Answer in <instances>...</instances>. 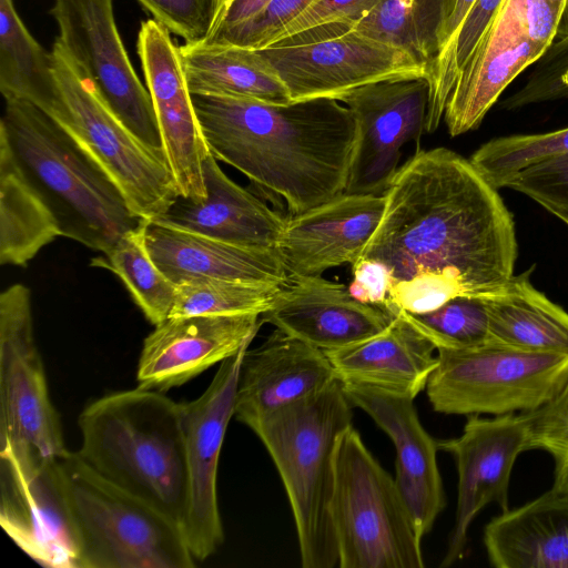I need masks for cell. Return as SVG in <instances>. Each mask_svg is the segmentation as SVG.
I'll list each match as a JSON object with an SVG mask.
<instances>
[{"instance_id":"8fae6325","label":"cell","mask_w":568,"mask_h":568,"mask_svg":"<svg viewBox=\"0 0 568 568\" xmlns=\"http://www.w3.org/2000/svg\"><path fill=\"white\" fill-rule=\"evenodd\" d=\"M59 458L64 446L37 347L31 293L17 283L0 295V447Z\"/></svg>"},{"instance_id":"ee69618b","label":"cell","mask_w":568,"mask_h":568,"mask_svg":"<svg viewBox=\"0 0 568 568\" xmlns=\"http://www.w3.org/2000/svg\"><path fill=\"white\" fill-rule=\"evenodd\" d=\"M271 0H214L213 18L207 42L229 29L258 13Z\"/></svg>"},{"instance_id":"d6986e66","label":"cell","mask_w":568,"mask_h":568,"mask_svg":"<svg viewBox=\"0 0 568 568\" xmlns=\"http://www.w3.org/2000/svg\"><path fill=\"white\" fill-rule=\"evenodd\" d=\"M395 316L357 301L343 284L322 276H288L261 322L327 352L382 333Z\"/></svg>"},{"instance_id":"d590c367","label":"cell","mask_w":568,"mask_h":568,"mask_svg":"<svg viewBox=\"0 0 568 568\" xmlns=\"http://www.w3.org/2000/svg\"><path fill=\"white\" fill-rule=\"evenodd\" d=\"M567 152L568 126L494 138L481 144L469 161L489 184L500 190L524 169Z\"/></svg>"},{"instance_id":"2e32d148","label":"cell","mask_w":568,"mask_h":568,"mask_svg":"<svg viewBox=\"0 0 568 568\" xmlns=\"http://www.w3.org/2000/svg\"><path fill=\"white\" fill-rule=\"evenodd\" d=\"M449 453L458 474L457 507L442 567L462 558L470 524L488 504L508 508V488L517 457L529 450L525 413L480 417L468 415L460 436L437 440Z\"/></svg>"},{"instance_id":"cb8c5ba5","label":"cell","mask_w":568,"mask_h":568,"mask_svg":"<svg viewBox=\"0 0 568 568\" xmlns=\"http://www.w3.org/2000/svg\"><path fill=\"white\" fill-rule=\"evenodd\" d=\"M216 161L211 152L204 160V199L178 195L151 222L240 246L275 248L287 220L232 181Z\"/></svg>"},{"instance_id":"f1b7e54d","label":"cell","mask_w":568,"mask_h":568,"mask_svg":"<svg viewBox=\"0 0 568 568\" xmlns=\"http://www.w3.org/2000/svg\"><path fill=\"white\" fill-rule=\"evenodd\" d=\"M192 94H211L288 104L290 94L257 50L184 43L179 47Z\"/></svg>"},{"instance_id":"b9f144b4","label":"cell","mask_w":568,"mask_h":568,"mask_svg":"<svg viewBox=\"0 0 568 568\" xmlns=\"http://www.w3.org/2000/svg\"><path fill=\"white\" fill-rule=\"evenodd\" d=\"M155 21L185 43H199L209 34L214 0H136Z\"/></svg>"},{"instance_id":"52a82bcc","label":"cell","mask_w":568,"mask_h":568,"mask_svg":"<svg viewBox=\"0 0 568 568\" xmlns=\"http://www.w3.org/2000/svg\"><path fill=\"white\" fill-rule=\"evenodd\" d=\"M332 520L341 568H423L422 539L395 479L348 426L336 442Z\"/></svg>"},{"instance_id":"1f68e13d","label":"cell","mask_w":568,"mask_h":568,"mask_svg":"<svg viewBox=\"0 0 568 568\" xmlns=\"http://www.w3.org/2000/svg\"><path fill=\"white\" fill-rule=\"evenodd\" d=\"M454 0H382L354 29L403 49L418 62L436 58L440 29Z\"/></svg>"},{"instance_id":"4dcf8cb0","label":"cell","mask_w":568,"mask_h":568,"mask_svg":"<svg viewBox=\"0 0 568 568\" xmlns=\"http://www.w3.org/2000/svg\"><path fill=\"white\" fill-rule=\"evenodd\" d=\"M0 91L27 100L43 112L59 99L52 53L30 34L12 0H0Z\"/></svg>"},{"instance_id":"83f0119b","label":"cell","mask_w":568,"mask_h":568,"mask_svg":"<svg viewBox=\"0 0 568 568\" xmlns=\"http://www.w3.org/2000/svg\"><path fill=\"white\" fill-rule=\"evenodd\" d=\"M534 266L485 300L493 342L527 351L568 353V313L530 282Z\"/></svg>"},{"instance_id":"f35d334b","label":"cell","mask_w":568,"mask_h":568,"mask_svg":"<svg viewBox=\"0 0 568 568\" xmlns=\"http://www.w3.org/2000/svg\"><path fill=\"white\" fill-rule=\"evenodd\" d=\"M562 99H568V36L551 42L535 63L526 83L505 99L500 106L514 111Z\"/></svg>"},{"instance_id":"e0dca14e","label":"cell","mask_w":568,"mask_h":568,"mask_svg":"<svg viewBox=\"0 0 568 568\" xmlns=\"http://www.w3.org/2000/svg\"><path fill=\"white\" fill-rule=\"evenodd\" d=\"M136 50L163 151L179 193L184 197L204 199L203 166L210 151L189 89L180 49L166 28L149 19L141 23Z\"/></svg>"},{"instance_id":"7bdbcfd3","label":"cell","mask_w":568,"mask_h":568,"mask_svg":"<svg viewBox=\"0 0 568 568\" xmlns=\"http://www.w3.org/2000/svg\"><path fill=\"white\" fill-rule=\"evenodd\" d=\"M382 0H315L295 17L272 42L322 24L343 22L353 28Z\"/></svg>"},{"instance_id":"ac0fdd59","label":"cell","mask_w":568,"mask_h":568,"mask_svg":"<svg viewBox=\"0 0 568 568\" xmlns=\"http://www.w3.org/2000/svg\"><path fill=\"white\" fill-rule=\"evenodd\" d=\"M261 325L257 314L166 318L143 341L138 387L163 393L190 382L248 346Z\"/></svg>"},{"instance_id":"5b68a950","label":"cell","mask_w":568,"mask_h":568,"mask_svg":"<svg viewBox=\"0 0 568 568\" xmlns=\"http://www.w3.org/2000/svg\"><path fill=\"white\" fill-rule=\"evenodd\" d=\"M353 404L339 379L248 426L267 449L284 485L303 568L338 566L332 520L335 448L353 425Z\"/></svg>"},{"instance_id":"44dd1931","label":"cell","mask_w":568,"mask_h":568,"mask_svg":"<svg viewBox=\"0 0 568 568\" xmlns=\"http://www.w3.org/2000/svg\"><path fill=\"white\" fill-rule=\"evenodd\" d=\"M384 195L343 193L286 221L276 251L288 276L354 264L377 229Z\"/></svg>"},{"instance_id":"8992f818","label":"cell","mask_w":568,"mask_h":568,"mask_svg":"<svg viewBox=\"0 0 568 568\" xmlns=\"http://www.w3.org/2000/svg\"><path fill=\"white\" fill-rule=\"evenodd\" d=\"M80 568H193L183 528L92 471L77 453L59 458Z\"/></svg>"},{"instance_id":"484cf974","label":"cell","mask_w":568,"mask_h":568,"mask_svg":"<svg viewBox=\"0 0 568 568\" xmlns=\"http://www.w3.org/2000/svg\"><path fill=\"white\" fill-rule=\"evenodd\" d=\"M435 346L402 313L382 333L324 352L343 384L415 399L437 366Z\"/></svg>"},{"instance_id":"74e56055","label":"cell","mask_w":568,"mask_h":568,"mask_svg":"<svg viewBox=\"0 0 568 568\" xmlns=\"http://www.w3.org/2000/svg\"><path fill=\"white\" fill-rule=\"evenodd\" d=\"M529 450L541 449L555 463L551 489L568 493V381L547 404L525 413Z\"/></svg>"},{"instance_id":"836d02e7","label":"cell","mask_w":568,"mask_h":568,"mask_svg":"<svg viewBox=\"0 0 568 568\" xmlns=\"http://www.w3.org/2000/svg\"><path fill=\"white\" fill-rule=\"evenodd\" d=\"M501 2L503 0H476L449 43L429 64L426 77L429 85L425 123L427 133L438 129L455 82Z\"/></svg>"},{"instance_id":"d6a6232c","label":"cell","mask_w":568,"mask_h":568,"mask_svg":"<svg viewBox=\"0 0 568 568\" xmlns=\"http://www.w3.org/2000/svg\"><path fill=\"white\" fill-rule=\"evenodd\" d=\"M149 220L124 233L114 246L92 260V265L114 273L125 285L135 304L154 326L169 318L178 286L165 276L151 257L145 243Z\"/></svg>"},{"instance_id":"7c38bea8","label":"cell","mask_w":568,"mask_h":568,"mask_svg":"<svg viewBox=\"0 0 568 568\" xmlns=\"http://www.w3.org/2000/svg\"><path fill=\"white\" fill-rule=\"evenodd\" d=\"M51 14L58 39L115 115L142 143L164 153L150 93L116 28L113 0H55Z\"/></svg>"},{"instance_id":"f6af8a7d","label":"cell","mask_w":568,"mask_h":568,"mask_svg":"<svg viewBox=\"0 0 568 568\" xmlns=\"http://www.w3.org/2000/svg\"><path fill=\"white\" fill-rule=\"evenodd\" d=\"M552 1L556 2L564 10L566 0H552Z\"/></svg>"},{"instance_id":"ab89813d","label":"cell","mask_w":568,"mask_h":568,"mask_svg":"<svg viewBox=\"0 0 568 568\" xmlns=\"http://www.w3.org/2000/svg\"><path fill=\"white\" fill-rule=\"evenodd\" d=\"M506 187L530 197L568 226V152L524 169Z\"/></svg>"},{"instance_id":"9a60e30c","label":"cell","mask_w":568,"mask_h":568,"mask_svg":"<svg viewBox=\"0 0 568 568\" xmlns=\"http://www.w3.org/2000/svg\"><path fill=\"white\" fill-rule=\"evenodd\" d=\"M248 346L223 361L204 393L181 403L189 475L183 525L195 561H204L223 544L217 503V468L227 425L234 417L240 367Z\"/></svg>"},{"instance_id":"60d3db41","label":"cell","mask_w":568,"mask_h":568,"mask_svg":"<svg viewBox=\"0 0 568 568\" xmlns=\"http://www.w3.org/2000/svg\"><path fill=\"white\" fill-rule=\"evenodd\" d=\"M315 0H271L258 13L229 29L203 45H234L260 50L272 44L278 33Z\"/></svg>"},{"instance_id":"6da1fadb","label":"cell","mask_w":568,"mask_h":568,"mask_svg":"<svg viewBox=\"0 0 568 568\" xmlns=\"http://www.w3.org/2000/svg\"><path fill=\"white\" fill-rule=\"evenodd\" d=\"M381 222L352 265L348 292L393 315L485 296L515 273V223L498 190L469 159L420 151L384 193Z\"/></svg>"},{"instance_id":"5bb4252c","label":"cell","mask_w":568,"mask_h":568,"mask_svg":"<svg viewBox=\"0 0 568 568\" xmlns=\"http://www.w3.org/2000/svg\"><path fill=\"white\" fill-rule=\"evenodd\" d=\"M426 77L385 80L356 88L337 100L353 113L357 139L344 193L384 195L406 143L425 131Z\"/></svg>"},{"instance_id":"ffe728a7","label":"cell","mask_w":568,"mask_h":568,"mask_svg":"<svg viewBox=\"0 0 568 568\" xmlns=\"http://www.w3.org/2000/svg\"><path fill=\"white\" fill-rule=\"evenodd\" d=\"M542 54L527 37L519 0H503L448 97L443 120L449 135L476 130L505 89Z\"/></svg>"},{"instance_id":"f546056e","label":"cell","mask_w":568,"mask_h":568,"mask_svg":"<svg viewBox=\"0 0 568 568\" xmlns=\"http://www.w3.org/2000/svg\"><path fill=\"white\" fill-rule=\"evenodd\" d=\"M61 231L53 213L0 139V263L26 266Z\"/></svg>"},{"instance_id":"603a6c76","label":"cell","mask_w":568,"mask_h":568,"mask_svg":"<svg viewBox=\"0 0 568 568\" xmlns=\"http://www.w3.org/2000/svg\"><path fill=\"white\" fill-rule=\"evenodd\" d=\"M337 379L327 355L281 329L246 349L240 367L234 417L247 427Z\"/></svg>"},{"instance_id":"ba28073f","label":"cell","mask_w":568,"mask_h":568,"mask_svg":"<svg viewBox=\"0 0 568 568\" xmlns=\"http://www.w3.org/2000/svg\"><path fill=\"white\" fill-rule=\"evenodd\" d=\"M51 53L59 99L44 113L113 179L139 217L164 213L180 195L165 154L122 123L58 38Z\"/></svg>"},{"instance_id":"277c9868","label":"cell","mask_w":568,"mask_h":568,"mask_svg":"<svg viewBox=\"0 0 568 568\" xmlns=\"http://www.w3.org/2000/svg\"><path fill=\"white\" fill-rule=\"evenodd\" d=\"M0 139L53 213L61 236L104 254L144 221L113 179L33 103L6 100Z\"/></svg>"},{"instance_id":"d4e9b609","label":"cell","mask_w":568,"mask_h":568,"mask_svg":"<svg viewBox=\"0 0 568 568\" xmlns=\"http://www.w3.org/2000/svg\"><path fill=\"white\" fill-rule=\"evenodd\" d=\"M145 243L158 267L175 285L220 278L283 286L287 271L276 248L246 247L149 221Z\"/></svg>"},{"instance_id":"30bf717a","label":"cell","mask_w":568,"mask_h":568,"mask_svg":"<svg viewBox=\"0 0 568 568\" xmlns=\"http://www.w3.org/2000/svg\"><path fill=\"white\" fill-rule=\"evenodd\" d=\"M257 52L281 79L292 102L337 100L368 83L427 77L426 64L347 23L324 38L303 31Z\"/></svg>"},{"instance_id":"9c48e42d","label":"cell","mask_w":568,"mask_h":568,"mask_svg":"<svg viewBox=\"0 0 568 568\" xmlns=\"http://www.w3.org/2000/svg\"><path fill=\"white\" fill-rule=\"evenodd\" d=\"M426 393L433 409L449 415H505L535 410L568 381V353L527 351L496 342L438 349Z\"/></svg>"},{"instance_id":"3957f363","label":"cell","mask_w":568,"mask_h":568,"mask_svg":"<svg viewBox=\"0 0 568 568\" xmlns=\"http://www.w3.org/2000/svg\"><path fill=\"white\" fill-rule=\"evenodd\" d=\"M80 459L95 474L184 525L189 475L181 403L136 387L104 395L79 415Z\"/></svg>"},{"instance_id":"4316f807","label":"cell","mask_w":568,"mask_h":568,"mask_svg":"<svg viewBox=\"0 0 568 568\" xmlns=\"http://www.w3.org/2000/svg\"><path fill=\"white\" fill-rule=\"evenodd\" d=\"M484 546L496 568H568V493L549 489L493 518Z\"/></svg>"},{"instance_id":"8d00e7d4","label":"cell","mask_w":568,"mask_h":568,"mask_svg":"<svg viewBox=\"0 0 568 568\" xmlns=\"http://www.w3.org/2000/svg\"><path fill=\"white\" fill-rule=\"evenodd\" d=\"M402 314L436 351L469 349L493 342L481 296H457L429 312Z\"/></svg>"},{"instance_id":"e575fe53","label":"cell","mask_w":568,"mask_h":568,"mask_svg":"<svg viewBox=\"0 0 568 568\" xmlns=\"http://www.w3.org/2000/svg\"><path fill=\"white\" fill-rule=\"evenodd\" d=\"M169 317L193 315H242L266 312L280 285L220 278H196L176 285Z\"/></svg>"},{"instance_id":"7a4b0ae2","label":"cell","mask_w":568,"mask_h":568,"mask_svg":"<svg viewBox=\"0 0 568 568\" xmlns=\"http://www.w3.org/2000/svg\"><path fill=\"white\" fill-rule=\"evenodd\" d=\"M209 151L297 215L346 190L357 139L353 113L334 99L270 104L192 94Z\"/></svg>"},{"instance_id":"4fadbf2b","label":"cell","mask_w":568,"mask_h":568,"mask_svg":"<svg viewBox=\"0 0 568 568\" xmlns=\"http://www.w3.org/2000/svg\"><path fill=\"white\" fill-rule=\"evenodd\" d=\"M59 458L0 447V524L13 542L41 566L80 568V548Z\"/></svg>"},{"instance_id":"7402d4cb","label":"cell","mask_w":568,"mask_h":568,"mask_svg":"<svg viewBox=\"0 0 568 568\" xmlns=\"http://www.w3.org/2000/svg\"><path fill=\"white\" fill-rule=\"evenodd\" d=\"M343 386L353 406L364 410L393 442L394 479L424 537L446 506L437 440L422 425L414 399L363 385Z\"/></svg>"}]
</instances>
